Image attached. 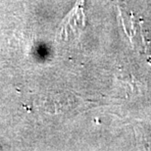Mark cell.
Listing matches in <instances>:
<instances>
[{"mask_svg":"<svg viewBox=\"0 0 151 151\" xmlns=\"http://www.w3.org/2000/svg\"><path fill=\"white\" fill-rule=\"evenodd\" d=\"M86 27V16L83 13V0H78L74 8L69 12L59 28L58 38L67 40L71 35H78Z\"/></svg>","mask_w":151,"mask_h":151,"instance_id":"6da1fadb","label":"cell"}]
</instances>
